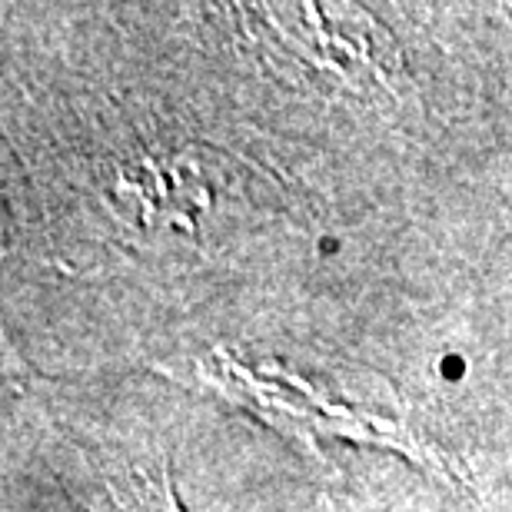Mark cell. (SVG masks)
Returning a JSON list of instances; mask_svg holds the SVG:
<instances>
[{"instance_id": "cell-1", "label": "cell", "mask_w": 512, "mask_h": 512, "mask_svg": "<svg viewBox=\"0 0 512 512\" xmlns=\"http://www.w3.org/2000/svg\"><path fill=\"white\" fill-rule=\"evenodd\" d=\"M256 24L276 54L333 80V87H389L393 44L363 10L343 7H256Z\"/></svg>"}, {"instance_id": "cell-2", "label": "cell", "mask_w": 512, "mask_h": 512, "mask_svg": "<svg viewBox=\"0 0 512 512\" xmlns=\"http://www.w3.org/2000/svg\"><path fill=\"white\" fill-rule=\"evenodd\" d=\"M97 512H180L163 466L120 463L100 479Z\"/></svg>"}]
</instances>
